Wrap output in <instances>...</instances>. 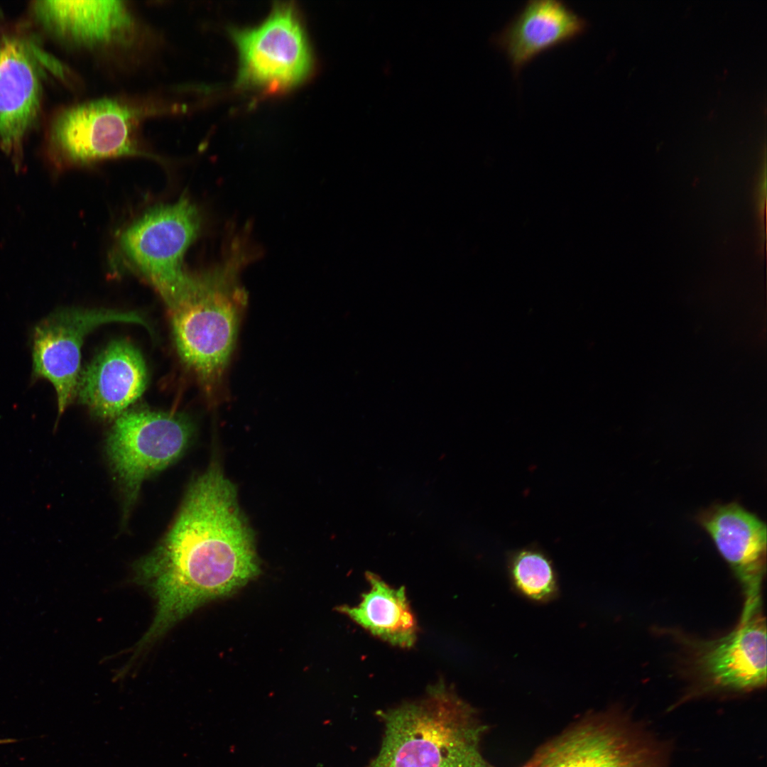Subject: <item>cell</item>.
<instances>
[{"mask_svg": "<svg viewBox=\"0 0 767 767\" xmlns=\"http://www.w3.org/2000/svg\"><path fill=\"white\" fill-rule=\"evenodd\" d=\"M254 540L236 488L219 467L211 466L190 485L163 539L134 567L136 582L156 605L142 642L152 644L204 603L257 575Z\"/></svg>", "mask_w": 767, "mask_h": 767, "instance_id": "cell-1", "label": "cell"}, {"mask_svg": "<svg viewBox=\"0 0 767 767\" xmlns=\"http://www.w3.org/2000/svg\"><path fill=\"white\" fill-rule=\"evenodd\" d=\"M379 717L382 741L368 767H494L480 749L486 727L442 680Z\"/></svg>", "mask_w": 767, "mask_h": 767, "instance_id": "cell-2", "label": "cell"}, {"mask_svg": "<svg viewBox=\"0 0 767 767\" xmlns=\"http://www.w3.org/2000/svg\"><path fill=\"white\" fill-rule=\"evenodd\" d=\"M236 261L190 275L169 308L178 353L210 393L219 386L228 367L247 301L239 283Z\"/></svg>", "mask_w": 767, "mask_h": 767, "instance_id": "cell-3", "label": "cell"}, {"mask_svg": "<svg viewBox=\"0 0 767 767\" xmlns=\"http://www.w3.org/2000/svg\"><path fill=\"white\" fill-rule=\"evenodd\" d=\"M200 227V212L187 197L158 205L120 234L119 259L124 268L151 284L169 308L188 281L183 259Z\"/></svg>", "mask_w": 767, "mask_h": 767, "instance_id": "cell-4", "label": "cell"}, {"mask_svg": "<svg viewBox=\"0 0 767 767\" xmlns=\"http://www.w3.org/2000/svg\"><path fill=\"white\" fill-rule=\"evenodd\" d=\"M192 435L191 420L180 413L131 409L116 418L106 450L124 496L126 513L137 499L143 482L177 460Z\"/></svg>", "mask_w": 767, "mask_h": 767, "instance_id": "cell-5", "label": "cell"}, {"mask_svg": "<svg viewBox=\"0 0 767 767\" xmlns=\"http://www.w3.org/2000/svg\"><path fill=\"white\" fill-rule=\"evenodd\" d=\"M239 56V82L266 92H279L310 74L312 56L294 6L279 4L259 26L233 30Z\"/></svg>", "mask_w": 767, "mask_h": 767, "instance_id": "cell-6", "label": "cell"}, {"mask_svg": "<svg viewBox=\"0 0 767 767\" xmlns=\"http://www.w3.org/2000/svg\"><path fill=\"white\" fill-rule=\"evenodd\" d=\"M111 322L134 323L151 331L138 312L105 308H65L42 319L32 334L33 379H45L53 386L58 416L76 397L80 379L81 348L85 337L97 327Z\"/></svg>", "mask_w": 767, "mask_h": 767, "instance_id": "cell-7", "label": "cell"}, {"mask_svg": "<svg viewBox=\"0 0 767 767\" xmlns=\"http://www.w3.org/2000/svg\"><path fill=\"white\" fill-rule=\"evenodd\" d=\"M43 65L63 67L22 30L0 26V147L15 158L39 114Z\"/></svg>", "mask_w": 767, "mask_h": 767, "instance_id": "cell-8", "label": "cell"}, {"mask_svg": "<svg viewBox=\"0 0 767 767\" xmlns=\"http://www.w3.org/2000/svg\"><path fill=\"white\" fill-rule=\"evenodd\" d=\"M136 125L137 112L131 107L112 99L90 101L58 116L52 127V146L58 161L66 165L148 156L138 146Z\"/></svg>", "mask_w": 767, "mask_h": 767, "instance_id": "cell-9", "label": "cell"}, {"mask_svg": "<svg viewBox=\"0 0 767 767\" xmlns=\"http://www.w3.org/2000/svg\"><path fill=\"white\" fill-rule=\"evenodd\" d=\"M522 767H661L653 749L618 721L592 717L542 747Z\"/></svg>", "mask_w": 767, "mask_h": 767, "instance_id": "cell-10", "label": "cell"}, {"mask_svg": "<svg viewBox=\"0 0 767 767\" xmlns=\"http://www.w3.org/2000/svg\"><path fill=\"white\" fill-rule=\"evenodd\" d=\"M698 523L739 581L744 601L739 621L761 611L766 571V525L736 502L717 504L702 512Z\"/></svg>", "mask_w": 767, "mask_h": 767, "instance_id": "cell-11", "label": "cell"}, {"mask_svg": "<svg viewBox=\"0 0 767 767\" xmlns=\"http://www.w3.org/2000/svg\"><path fill=\"white\" fill-rule=\"evenodd\" d=\"M694 667L711 686L746 692L766 683V623L762 611L719 638L692 641Z\"/></svg>", "mask_w": 767, "mask_h": 767, "instance_id": "cell-12", "label": "cell"}, {"mask_svg": "<svg viewBox=\"0 0 767 767\" xmlns=\"http://www.w3.org/2000/svg\"><path fill=\"white\" fill-rule=\"evenodd\" d=\"M147 382V369L140 352L126 340H115L80 375L76 396L94 416L111 420L139 398Z\"/></svg>", "mask_w": 767, "mask_h": 767, "instance_id": "cell-13", "label": "cell"}, {"mask_svg": "<svg viewBox=\"0 0 767 767\" xmlns=\"http://www.w3.org/2000/svg\"><path fill=\"white\" fill-rule=\"evenodd\" d=\"M588 22L558 0H529L492 40L515 73L540 53L583 33Z\"/></svg>", "mask_w": 767, "mask_h": 767, "instance_id": "cell-14", "label": "cell"}, {"mask_svg": "<svg viewBox=\"0 0 767 767\" xmlns=\"http://www.w3.org/2000/svg\"><path fill=\"white\" fill-rule=\"evenodd\" d=\"M33 9L45 26L87 44L113 40L131 23L120 1H38Z\"/></svg>", "mask_w": 767, "mask_h": 767, "instance_id": "cell-15", "label": "cell"}, {"mask_svg": "<svg viewBox=\"0 0 767 767\" xmlns=\"http://www.w3.org/2000/svg\"><path fill=\"white\" fill-rule=\"evenodd\" d=\"M368 592L354 606H343L340 611L372 635L401 648L412 647L418 626L410 609L405 587L394 588L377 575L367 572Z\"/></svg>", "mask_w": 767, "mask_h": 767, "instance_id": "cell-16", "label": "cell"}, {"mask_svg": "<svg viewBox=\"0 0 767 767\" xmlns=\"http://www.w3.org/2000/svg\"><path fill=\"white\" fill-rule=\"evenodd\" d=\"M512 584L523 597L545 602L557 595V576L550 557L538 547L531 545L512 551L508 557Z\"/></svg>", "mask_w": 767, "mask_h": 767, "instance_id": "cell-17", "label": "cell"}]
</instances>
